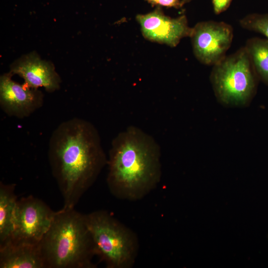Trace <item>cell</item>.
<instances>
[{
	"label": "cell",
	"instance_id": "obj_1",
	"mask_svg": "<svg viewBox=\"0 0 268 268\" xmlns=\"http://www.w3.org/2000/svg\"><path fill=\"white\" fill-rule=\"evenodd\" d=\"M52 175L64 199V208H74L94 184L107 159L95 126L74 118L60 124L49 143Z\"/></svg>",
	"mask_w": 268,
	"mask_h": 268
},
{
	"label": "cell",
	"instance_id": "obj_2",
	"mask_svg": "<svg viewBox=\"0 0 268 268\" xmlns=\"http://www.w3.org/2000/svg\"><path fill=\"white\" fill-rule=\"evenodd\" d=\"M107 165V183L112 194L121 200L138 201L161 180L160 147L152 136L130 126L113 139Z\"/></svg>",
	"mask_w": 268,
	"mask_h": 268
},
{
	"label": "cell",
	"instance_id": "obj_3",
	"mask_svg": "<svg viewBox=\"0 0 268 268\" xmlns=\"http://www.w3.org/2000/svg\"><path fill=\"white\" fill-rule=\"evenodd\" d=\"M45 268H94L95 256L84 214L74 208L57 211L39 243Z\"/></svg>",
	"mask_w": 268,
	"mask_h": 268
},
{
	"label": "cell",
	"instance_id": "obj_4",
	"mask_svg": "<svg viewBox=\"0 0 268 268\" xmlns=\"http://www.w3.org/2000/svg\"><path fill=\"white\" fill-rule=\"evenodd\" d=\"M84 216L95 256L106 268H132L139 248L134 232L105 210H96Z\"/></svg>",
	"mask_w": 268,
	"mask_h": 268
},
{
	"label": "cell",
	"instance_id": "obj_5",
	"mask_svg": "<svg viewBox=\"0 0 268 268\" xmlns=\"http://www.w3.org/2000/svg\"><path fill=\"white\" fill-rule=\"evenodd\" d=\"M257 77L244 47L214 65L210 80L219 103L229 107H242L254 97Z\"/></svg>",
	"mask_w": 268,
	"mask_h": 268
},
{
	"label": "cell",
	"instance_id": "obj_6",
	"mask_svg": "<svg viewBox=\"0 0 268 268\" xmlns=\"http://www.w3.org/2000/svg\"><path fill=\"white\" fill-rule=\"evenodd\" d=\"M56 213L43 201L32 196L18 200L10 240L39 244L49 229Z\"/></svg>",
	"mask_w": 268,
	"mask_h": 268
},
{
	"label": "cell",
	"instance_id": "obj_7",
	"mask_svg": "<svg viewBox=\"0 0 268 268\" xmlns=\"http://www.w3.org/2000/svg\"><path fill=\"white\" fill-rule=\"evenodd\" d=\"M190 37L196 58L203 64L213 66L226 56L233 38V30L222 21H201L192 27Z\"/></svg>",
	"mask_w": 268,
	"mask_h": 268
},
{
	"label": "cell",
	"instance_id": "obj_8",
	"mask_svg": "<svg viewBox=\"0 0 268 268\" xmlns=\"http://www.w3.org/2000/svg\"><path fill=\"white\" fill-rule=\"evenodd\" d=\"M136 19L146 39L171 47H176L183 38L190 37L192 32L185 14L172 18L166 15L160 6L146 14H137Z\"/></svg>",
	"mask_w": 268,
	"mask_h": 268
},
{
	"label": "cell",
	"instance_id": "obj_9",
	"mask_svg": "<svg viewBox=\"0 0 268 268\" xmlns=\"http://www.w3.org/2000/svg\"><path fill=\"white\" fill-rule=\"evenodd\" d=\"M12 75L9 72L0 76V108L9 116L23 119L42 107L44 95L38 89L13 80Z\"/></svg>",
	"mask_w": 268,
	"mask_h": 268
},
{
	"label": "cell",
	"instance_id": "obj_10",
	"mask_svg": "<svg viewBox=\"0 0 268 268\" xmlns=\"http://www.w3.org/2000/svg\"><path fill=\"white\" fill-rule=\"evenodd\" d=\"M10 72L22 77L26 86L34 89L44 87L49 92L59 89L61 78L53 65L42 60L34 52L20 58L10 66Z\"/></svg>",
	"mask_w": 268,
	"mask_h": 268
},
{
	"label": "cell",
	"instance_id": "obj_11",
	"mask_svg": "<svg viewBox=\"0 0 268 268\" xmlns=\"http://www.w3.org/2000/svg\"><path fill=\"white\" fill-rule=\"evenodd\" d=\"M0 268H45L40 244L9 240L0 245Z\"/></svg>",
	"mask_w": 268,
	"mask_h": 268
},
{
	"label": "cell",
	"instance_id": "obj_12",
	"mask_svg": "<svg viewBox=\"0 0 268 268\" xmlns=\"http://www.w3.org/2000/svg\"><path fill=\"white\" fill-rule=\"evenodd\" d=\"M15 185L0 183V245L11 239L13 218L18 199Z\"/></svg>",
	"mask_w": 268,
	"mask_h": 268
},
{
	"label": "cell",
	"instance_id": "obj_13",
	"mask_svg": "<svg viewBox=\"0 0 268 268\" xmlns=\"http://www.w3.org/2000/svg\"><path fill=\"white\" fill-rule=\"evenodd\" d=\"M257 76L268 85V40L249 39L245 46Z\"/></svg>",
	"mask_w": 268,
	"mask_h": 268
},
{
	"label": "cell",
	"instance_id": "obj_14",
	"mask_svg": "<svg viewBox=\"0 0 268 268\" xmlns=\"http://www.w3.org/2000/svg\"><path fill=\"white\" fill-rule=\"evenodd\" d=\"M244 29L259 32L268 40V14H251L240 20Z\"/></svg>",
	"mask_w": 268,
	"mask_h": 268
},
{
	"label": "cell",
	"instance_id": "obj_15",
	"mask_svg": "<svg viewBox=\"0 0 268 268\" xmlns=\"http://www.w3.org/2000/svg\"><path fill=\"white\" fill-rule=\"evenodd\" d=\"M152 5L179 8L182 7L181 0H145Z\"/></svg>",
	"mask_w": 268,
	"mask_h": 268
},
{
	"label": "cell",
	"instance_id": "obj_16",
	"mask_svg": "<svg viewBox=\"0 0 268 268\" xmlns=\"http://www.w3.org/2000/svg\"><path fill=\"white\" fill-rule=\"evenodd\" d=\"M232 0H212L213 10L215 14H219L226 10Z\"/></svg>",
	"mask_w": 268,
	"mask_h": 268
},
{
	"label": "cell",
	"instance_id": "obj_17",
	"mask_svg": "<svg viewBox=\"0 0 268 268\" xmlns=\"http://www.w3.org/2000/svg\"><path fill=\"white\" fill-rule=\"evenodd\" d=\"M192 0H181V5L182 7L185 4L190 2Z\"/></svg>",
	"mask_w": 268,
	"mask_h": 268
}]
</instances>
